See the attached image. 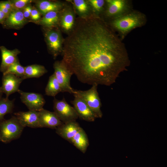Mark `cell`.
Wrapping results in <instances>:
<instances>
[{
    "mask_svg": "<svg viewBox=\"0 0 167 167\" xmlns=\"http://www.w3.org/2000/svg\"><path fill=\"white\" fill-rule=\"evenodd\" d=\"M62 61L81 82L109 86L130 60L124 43L98 15L76 18L64 39Z\"/></svg>",
    "mask_w": 167,
    "mask_h": 167,
    "instance_id": "cell-1",
    "label": "cell"
},
{
    "mask_svg": "<svg viewBox=\"0 0 167 167\" xmlns=\"http://www.w3.org/2000/svg\"><path fill=\"white\" fill-rule=\"evenodd\" d=\"M145 21L143 14L135 11L114 18L109 25L124 36L134 29L141 26Z\"/></svg>",
    "mask_w": 167,
    "mask_h": 167,
    "instance_id": "cell-2",
    "label": "cell"
},
{
    "mask_svg": "<svg viewBox=\"0 0 167 167\" xmlns=\"http://www.w3.org/2000/svg\"><path fill=\"white\" fill-rule=\"evenodd\" d=\"M24 127L15 116L0 122V141L8 143L19 138Z\"/></svg>",
    "mask_w": 167,
    "mask_h": 167,
    "instance_id": "cell-3",
    "label": "cell"
},
{
    "mask_svg": "<svg viewBox=\"0 0 167 167\" xmlns=\"http://www.w3.org/2000/svg\"><path fill=\"white\" fill-rule=\"evenodd\" d=\"M98 86L96 84H94L90 89L86 91L75 90L73 93L84 100L96 118H101L103 116L101 109V103L97 90Z\"/></svg>",
    "mask_w": 167,
    "mask_h": 167,
    "instance_id": "cell-4",
    "label": "cell"
},
{
    "mask_svg": "<svg viewBox=\"0 0 167 167\" xmlns=\"http://www.w3.org/2000/svg\"><path fill=\"white\" fill-rule=\"evenodd\" d=\"M53 67L54 73L60 85L61 92L73 94L75 89L70 84V79L73 73L62 60L55 62Z\"/></svg>",
    "mask_w": 167,
    "mask_h": 167,
    "instance_id": "cell-5",
    "label": "cell"
},
{
    "mask_svg": "<svg viewBox=\"0 0 167 167\" xmlns=\"http://www.w3.org/2000/svg\"><path fill=\"white\" fill-rule=\"evenodd\" d=\"M53 102L54 112L63 123L76 121L79 118L74 107L68 103L64 97L61 100L54 98Z\"/></svg>",
    "mask_w": 167,
    "mask_h": 167,
    "instance_id": "cell-6",
    "label": "cell"
},
{
    "mask_svg": "<svg viewBox=\"0 0 167 167\" xmlns=\"http://www.w3.org/2000/svg\"><path fill=\"white\" fill-rule=\"evenodd\" d=\"M49 28L45 33L46 41L49 49L54 58L62 53L64 39L58 30Z\"/></svg>",
    "mask_w": 167,
    "mask_h": 167,
    "instance_id": "cell-7",
    "label": "cell"
},
{
    "mask_svg": "<svg viewBox=\"0 0 167 167\" xmlns=\"http://www.w3.org/2000/svg\"><path fill=\"white\" fill-rule=\"evenodd\" d=\"M18 92L20 95L21 102L29 110L39 112L43 108L45 101L42 94L25 92L20 90Z\"/></svg>",
    "mask_w": 167,
    "mask_h": 167,
    "instance_id": "cell-8",
    "label": "cell"
},
{
    "mask_svg": "<svg viewBox=\"0 0 167 167\" xmlns=\"http://www.w3.org/2000/svg\"><path fill=\"white\" fill-rule=\"evenodd\" d=\"M72 6L65 5L60 11L59 24L64 32L69 34L74 28L76 18Z\"/></svg>",
    "mask_w": 167,
    "mask_h": 167,
    "instance_id": "cell-9",
    "label": "cell"
},
{
    "mask_svg": "<svg viewBox=\"0 0 167 167\" xmlns=\"http://www.w3.org/2000/svg\"><path fill=\"white\" fill-rule=\"evenodd\" d=\"M74 98L71 101L76 111L78 118L88 122H94L96 116L84 100L76 94H73Z\"/></svg>",
    "mask_w": 167,
    "mask_h": 167,
    "instance_id": "cell-10",
    "label": "cell"
},
{
    "mask_svg": "<svg viewBox=\"0 0 167 167\" xmlns=\"http://www.w3.org/2000/svg\"><path fill=\"white\" fill-rule=\"evenodd\" d=\"M24 80L15 75L7 74L4 75L2 79V86L1 87L3 93L6 95V97L19 90L20 85Z\"/></svg>",
    "mask_w": 167,
    "mask_h": 167,
    "instance_id": "cell-11",
    "label": "cell"
},
{
    "mask_svg": "<svg viewBox=\"0 0 167 167\" xmlns=\"http://www.w3.org/2000/svg\"><path fill=\"white\" fill-rule=\"evenodd\" d=\"M38 112L40 128L55 129L63 124L54 112L43 108Z\"/></svg>",
    "mask_w": 167,
    "mask_h": 167,
    "instance_id": "cell-12",
    "label": "cell"
},
{
    "mask_svg": "<svg viewBox=\"0 0 167 167\" xmlns=\"http://www.w3.org/2000/svg\"><path fill=\"white\" fill-rule=\"evenodd\" d=\"M14 114L24 127L40 128L38 112L29 110L26 112H15Z\"/></svg>",
    "mask_w": 167,
    "mask_h": 167,
    "instance_id": "cell-13",
    "label": "cell"
},
{
    "mask_svg": "<svg viewBox=\"0 0 167 167\" xmlns=\"http://www.w3.org/2000/svg\"><path fill=\"white\" fill-rule=\"evenodd\" d=\"M81 127L76 121L63 123L56 129V133L69 142Z\"/></svg>",
    "mask_w": 167,
    "mask_h": 167,
    "instance_id": "cell-14",
    "label": "cell"
},
{
    "mask_svg": "<svg viewBox=\"0 0 167 167\" xmlns=\"http://www.w3.org/2000/svg\"><path fill=\"white\" fill-rule=\"evenodd\" d=\"M106 16L113 18L122 14L126 7V2L124 0H107Z\"/></svg>",
    "mask_w": 167,
    "mask_h": 167,
    "instance_id": "cell-15",
    "label": "cell"
},
{
    "mask_svg": "<svg viewBox=\"0 0 167 167\" xmlns=\"http://www.w3.org/2000/svg\"><path fill=\"white\" fill-rule=\"evenodd\" d=\"M0 49L2 60L0 71L3 73L18 59L17 56L19 52L17 49L9 50L4 47H1Z\"/></svg>",
    "mask_w": 167,
    "mask_h": 167,
    "instance_id": "cell-16",
    "label": "cell"
},
{
    "mask_svg": "<svg viewBox=\"0 0 167 167\" xmlns=\"http://www.w3.org/2000/svg\"><path fill=\"white\" fill-rule=\"evenodd\" d=\"M84 153L89 145L87 135L81 128L69 142Z\"/></svg>",
    "mask_w": 167,
    "mask_h": 167,
    "instance_id": "cell-17",
    "label": "cell"
},
{
    "mask_svg": "<svg viewBox=\"0 0 167 167\" xmlns=\"http://www.w3.org/2000/svg\"><path fill=\"white\" fill-rule=\"evenodd\" d=\"M72 5L75 13L79 17L87 16L92 13L90 6L87 0H68Z\"/></svg>",
    "mask_w": 167,
    "mask_h": 167,
    "instance_id": "cell-18",
    "label": "cell"
},
{
    "mask_svg": "<svg viewBox=\"0 0 167 167\" xmlns=\"http://www.w3.org/2000/svg\"><path fill=\"white\" fill-rule=\"evenodd\" d=\"M64 5V3L60 2L47 0L39 1L37 3L39 11L44 15L50 11H60Z\"/></svg>",
    "mask_w": 167,
    "mask_h": 167,
    "instance_id": "cell-19",
    "label": "cell"
},
{
    "mask_svg": "<svg viewBox=\"0 0 167 167\" xmlns=\"http://www.w3.org/2000/svg\"><path fill=\"white\" fill-rule=\"evenodd\" d=\"M24 75L22 78L23 80L25 79L39 78L47 72V70L42 65L33 64L24 67Z\"/></svg>",
    "mask_w": 167,
    "mask_h": 167,
    "instance_id": "cell-20",
    "label": "cell"
},
{
    "mask_svg": "<svg viewBox=\"0 0 167 167\" xmlns=\"http://www.w3.org/2000/svg\"><path fill=\"white\" fill-rule=\"evenodd\" d=\"M60 11H52L46 13L41 19V24L49 28L56 27L59 24Z\"/></svg>",
    "mask_w": 167,
    "mask_h": 167,
    "instance_id": "cell-21",
    "label": "cell"
},
{
    "mask_svg": "<svg viewBox=\"0 0 167 167\" xmlns=\"http://www.w3.org/2000/svg\"><path fill=\"white\" fill-rule=\"evenodd\" d=\"M45 91V95L53 97L61 92L60 85L54 73L49 78Z\"/></svg>",
    "mask_w": 167,
    "mask_h": 167,
    "instance_id": "cell-22",
    "label": "cell"
},
{
    "mask_svg": "<svg viewBox=\"0 0 167 167\" xmlns=\"http://www.w3.org/2000/svg\"><path fill=\"white\" fill-rule=\"evenodd\" d=\"M25 21L23 12L20 10H15L7 18L6 22L9 26L14 27L23 24Z\"/></svg>",
    "mask_w": 167,
    "mask_h": 167,
    "instance_id": "cell-23",
    "label": "cell"
},
{
    "mask_svg": "<svg viewBox=\"0 0 167 167\" xmlns=\"http://www.w3.org/2000/svg\"><path fill=\"white\" fill-rule=\"evenodd\" d=\"M14 100L8 98H2L0 100V122L4 119L5 115L11 113L14 108Z\"/></svg>",
    "mask_w": 167,
    "mask_h": 167,
    "instance_id": "cell-24",
    "label": "cell"
},
{
    "mask_svg": "<svg viewBox=\"0 0 167 167\" xmlns=\"http://www.w3.org/2000/svg\"><path fill=\"white\" fill-rule=\"evenodd\" d=\"M24 67L20 63L18 59L3 73V75L11 74L22 78L24 75Z\"/></svg>",
    "mask_w": 167,
    "mask_h": 167,
    "instance_id": "cell-25",
    "label": "cell"
},
{
    "mask_svg": "<svg viewBox=\"0 0 167 167\" xmlns=\"http://www.w3.org/2000/svg\"><path fill=\"white\" fill-rule=\"evenodd\" d=\"M92 14L99 15L103 10L105 2L103 0H88Z\"/></svg>",
    "mask_w": 167,
    "mask_h": 167,
    "instance_id": "cell-26",
    "label": "cell"
},
{
    "mask_svg": "<svg viewBox=\"0 0 167 167\" xmlns=\"http://www.w3.org/2000/svg\"><path fill=\"white\" fill-rule=\"evenodd\" d=\"M15 10L24 8L32 1L29 0H15L11 1Z\"/></svg>",
    "mask_w": 167,
    "mask_h": 167,
    "instance_id": "cell-27",
    "label": "cell"
},
{
    "mask_svg": "<svg viewBox=\"0 0 167 167\" xmlns=\"http://www.w3.org/2000/svg\"><path fill=\"white\" fill-rule=\"evenodd\" d=\"M30 17L33 20H38L40 19L41 17L40 12L36 9H32Z\"/></svg>",
    "mask_w": 167,
    "mask_h": 167,
    "instance_id": "cell-28",
    "label": "cell"
},
{
    "mask_svg": "<svg viewBox=\"0 0 167 167\" xmlns=\"http://www.w3.org/2000/svg\"><path fill=\"white\" fill-rule=\"evenodd\" d=\"M0 4L11 11L15 10L11 1H7L1 2Z\"/></svg>",
    "mask_w": 167,
    "mask_h": 167,
    "instance_id": "cell-29",
    "label": "cell"
},
{
    "mask_svg": "<svg viewBox=\"0 0 167 167\" xmlns=\"http://www.w3.org/2000/svg\"><path fill=\"white\" fill-rule=\"evenodd\" d=\"M32 8L30 6H27L24 9L23 12L24 18H28L30 16Z\"/></svg>",
    "mask_w": 167,
    "mask_h": 167,
    "instance_id": "cell-30",
    "label": "cell"
},
{
    "mask_svg": "<svg viewBox=\"0 0 167 167\" xmlns=\"http://www.w3.org/2000/svg\"><path fill=\"white\" fill-rule=\"evenodd\" d=\"M0 10L3 12L7 16V18L12 12L4 6L0 4Z\"/></svg>",
    "mask_w": 167,
    "mask_h": 167,
    "instance_id": "cell-31",
    "label": "cell"
},
{
    "mask_svg": "<svg viewBox=\"0 0 167 167\" xmlns=\"http://www.w3.org/2000/svg\"><path fill=\"white\" fill-rule=\"evenodd\" d=\"M6 18H7L6 15L0 10V22H3Z\"/></svg>",
    "mask_w": 167,
    "mask_h": 167,
    "instance_id": "cell-32",
    "label": "cell"
},
{
    "mask_svg": "<svg viewBox=\"0 0 167 167\" xmlns=\"http://www.w3.org/2000/svg\"><path fill=\"white\" fill-rule=\"evenodd\" d=\"M3 92L2 90L1 87H0V100L2 98V97L3 94Z\"/></svg>",
    "mask_w": 167,
    "mask_h": 167,
    "instance_id": "cell-33",
    "label": "cell"
}]
</instances>
